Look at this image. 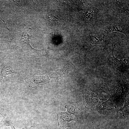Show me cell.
<instances>
[{
	"label": "cell",
	"instance_id": "obj_17",
	"mask_svg": "<svg viewBox=\"0 0 129 129\" xmlns=\"http://www.w3.org/2000/svg\"><path fill=\"white\" fill-rule=\"evenodd\" d=\"M95 129H97V128H96V126H95Z\"/></svg>",
	"mask_w": 129,
	"mask_h": 129
},
{
	"label": "cell",
	"instance_id": "obj_16",
	"mask_svg": "<svg viewBox=\"0 0 129 129\" xmlns=\"http://www.w3.org/2000/svg\"><path fill=\"white\" fill-rule=\"evenodd\" d=\"M1 103H2V102H1V100H0V104H1Z\"/></svg>",
	"mask_w": 129,
	"mask_h": 129
},
{
	"label": "cell",
	"instance_id": "obj_2",
	"mask_svg": "<svg viewBox=\"0 0 129 129\" xmlns=\"http://www.w3.org/2000/svg\"><path fill=\"white\" fill-rule=\"evenodd\" d=\"M67 109V112L58 114V124L61 127L66 128L73 125L78 119L75 114L79 109L76 105H71Z\"/></svg>",
	"mask_w": 129,
	"mask_h": 129
},
{
	"label": "cell",
	"instance_id": "obj_1",
	"mask_svg": "<svg viewBox=\"0 0 129 129\" xmlns=\"http://www.w3.org/2000/svg\"><path fill=\"white\" fill-rule=\"evenodd\" d=\"M103 2H93L89 4V9L85 13L82 14L87 22L94 24L99 21L105 13V5Z\"/></svg>",
	"mask_w": 129,
	"mask_h": 129
},
{
	"label": "cell",
	"instance_id": "obj_10",
	"mask_svg": "<svg viewBox=\"0 0 129 129\" xmlns=\"http://www.w3.org/2000/svg\"><path fill=\"white\" fill-rule=\"evenodd\" d=\"M115 32H118L123 33L125 34L127 38L126 33L122 30L119 25L105 26L102 28L100 30V32L102 35L103 38H106L109 33Z\"/></svg>",
	"mask_w": 129,
	"mask_h": 129
},
{
	"label": "cell",
	"instance_id": "obj_3",
	"mask_svg": "<svg viewBox=\"0 0 129 129\" xmlns=\"http://www.w3.org/2000/svg\"><path fill=\"white\" fill-rule=\"evenodd\" d=\"M24 80L28 84L29 87L32 88L52 82L49 74L42 76L33 75L25 78Z\"/></svg>",
	"mask_w": 129,
	"mask_h": 129
},
{
	"label": "cell",
	"instance_id": "obj_11",
	"mask_svg": "<svg viewBox=\"0 0 129 129\" xmlns=\"http://www.w3.org/2000/svg\"><path fill=\"white\" fill-rule=\"evenodd\" d=\"M124 100L125 104L124 107L122 109H119L118 111H120L122 112L124 116L127 115L129 116V97L125 98Z\"/></svg>",
	"mask_w": 129,
	"mask_h": 129
},
{
	"label": "cell",
	"instance_id": "obj_15",
	"mask_svg": "<svg viewBox=\"0 0 129 129\" xmlns=\"http://www.w3.org/2000/svg\"><path fill=\"white\" fill-rule=\"evenodd\" d=\"M115 129H119L117 127L115 126Z\"/></svg>",
	"mask_w": 129,
	"mask_h": 129
},
{
	"label": "cell",
	"instance_id": "obj_9",
	"mask_svg": "<svg viewBox=\"0 0 129 129\" xmlns=\"http://www.w3.org/2000/svg\"><path fill=\"white\" fill-rule=\"evenodd\" d=\"M115 44L113 47L111 51V58L114 62V64L116 68L119 70L125 71L129 70V59L118 60L115 58L114 56L113 51Z\"/></svg>",
	"mask_w": 129,
	"mask_h": 129
},
{
	"label": "cell",
	"instance_id": "obj_4",
	"mask_svg": "<svg viewBox=\"0 0 129 129\" xmlns=\"http://www.w3.org/2000/svg\"><path fill=\"white\" fill-rule=\"evenodd\" d=\"M30 28L25 30L22 34L20 40V43L22 48L27 50L30 51L35 54H40L42 50H39L33 48L30 44V39L35 38L32 37L31 34L28 33Z\"/></svg>",
	"mask_w": 129,
	"mask_h": 129
},
{
	"label": "cell",
	"instance_id": "obj_7",
	"mask_svg": "<svg viewBox=\"0 0 129 129\" xmlns=\"http://www.w3.org/2000/svg\"><path fill=\"white\" fill-rule=\"evenodd\" d=\"M110 1L113 8L119 14L124 16L129 15V5L124 2V0Z\"/></svg>",
	"mask_w": 129,
	"mask_h": 129
},
{
	"label": "cell",
	"instance_id": "obj_13",
	"mask_svg": "<svg viewBox=\"0 0 129 129\" xmlns=\"http://www.w3.org/2000/svg\"><path fill=\"white\" fill-rule=\"evenodd\" d=\"M4 124L6 126H10L11 127V129H16L14 127L13 124L11 123L8 121H5L4 122ZM25 129V128L24 127L22 129Z\"/></svg>",
	"mask_w": 129,
	"mask_h": 129
},
{
	"label": "cell",
	"instance_id": "obj_8",
	"mask_svg": "<svg viewBox=\"0 0 129 129\" xmlns=\"http://www.w3.org/2000/svg\"><path fill=\"white\" fill-rule=\"evenodd\" d=\"M102 41L99 39L96 35V33L93 32L89 33L86 36V40L82 48L86 50L90 49L93 47L102 43Z\"/></svg>",
	"mask_w": 129,
	"mask_h": 129
},
{
	"label": "cell",
	"instance_id": "obj_5",
	"mask_svg": "<svg viewBox=\"0 0 129 129\" xmlns=\"http://www.w3.org/2000/svg\"><path fill=\"white\" fill-rule=\"evenodd\" d=\"M2 59L0 66V82L1 83H2L3 78H5L7 75L17 73L9 60L5 58H3Z\"/></svg>",
	"mask_w": 129,
	"mask_h": 129
},
{
	"label": "cell",
	"instance_id": "obj_12",
	"mask_svg": "<svg viewBox=\"0 0 129 129\" xmlns=\"http://www.w3.org/2000/svg\"><path fill=\"white\" fill-rule=\"evenodd\" d=\"M22 0H10V3L13 6H17L19 7L22 6Z\"/></svg>",
	"mask_w": 129,
	"mask_h": 129
},
{
	"label": "cell",
	"instance_id": "obj_6",
	"mask_svg": "<svg viewBox=\"0 0 129 129\" xmlns=\"http://www.w3.org/2000/svg\"><path fill=\"white\" fill-rule=\"evenodd\" d=\"M75 67V65L72 63H68L62 68L51 72L52 77L54 82L57 81L59 79L66 76Z\"/></svg>",
	"mask_w": 129,
	"mask_h": 129
},
{
	"label": "cell",
	"instance_id": "obj_14",
	"mask_svg": "<svg viewBox=\"0 0 129 129\" xmlns=\"http://www.w3.org/2000/svg\"><path fill=\"white\" fill-rule=\"evenodd\" d=\"M0 114L4 117L5 116V113L4 110L2 108H0Z\"/></svg>",
	"mask_w": 129,
	"mask_h": 129
}]
</instances>
